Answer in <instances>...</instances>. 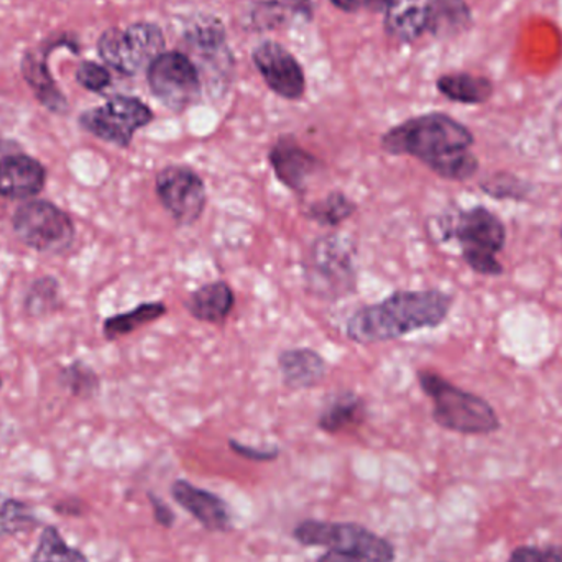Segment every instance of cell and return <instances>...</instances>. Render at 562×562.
<instances>
[{"label": "cell", "mask_w": 562, "mask_h": 562, "mask_svg": "<svg viewBox=\"0 0 562 562\" xmlns=\"http://www.w3.org/2000/svg\"><path fill=\"white\" fill-rule=\"evenodd\" d=\"M58 380L59 385L68 390L76 398H92L101 389L98 373L81 360H76L71 366L65 367L59 373Z\"/></svg>", "instance_id": "29"}, {"label": "cell", "mask_w": 562, "mask_h": 562, "mask_svg": "<svg viewBox=\"0 0 562 562\" xmlns=\"http://www.w3.org/2000/svg\"><path fill=\"white\" fill-rule=\"evenodd\" d=\"M59 301V284L52 277L38 279L30 288L25 297V310L30 316L40 317L52 313Z\"/></svg>", "instance_id": "31"}, {"label": "cell", "mask_w": 562, "mask_h": 562, "mask_svg": "<svg viewBox=\"0 0 562 562\" xmlns=\"http://www.w3.org/2000/svg\"><path fill=\"white\" fill-rule=\"evenodd\" d=\"M306 293L323 301H339L356 293L359 272L356 246L337 233L314 239L303 260Z\"/></svg>", "instance_id": "5"}, {"label": "cell", "mask_w": 562, "mask_h": 562, "mask_svg": "<svg viewBox=\"0 0 562 562\" xmlns=\"http://www.w3.org/2000/svg\"><path fill=\"white\" fill-rule=\"evenodd\" d=\"M301 547H321L339 553L356 554L370 562H393L396 550L389 540L369 528L346 521L304 520L293 530Z\"/></svg>", "instance_id": "6"}, {"label": "cell", "mask_w": 562, "mask_h": 562, "mask_svg": "<svg viewBox=\"0 0 562 562\" xmlns=\"http://www.w3.org/2000/svg\"><path fill=\"white\" fill-rule=\"evenodd\" d=\"M474 144L471 128L445 112L406 119L380 138L385 154L416 158L448 181H468L477 175L481 164L472 151Z\"/></svg>", "instance_id": "1"}, {"label": "cell", "mask_w": 562, "mask_h": 562, "mask_svg": "<svg viewBox=\"0 0 562 562\" xmlns=\"http://www.w3.org/2000/svg\"><path fill=\"white\" fill-rule=\"evenodd\" d=\"M334 7L347 13L360 12V10H370V12H383L386 7V0H329Z\"/></svg>", "instance_id": "35"}, {"label": "cell", "mask_w": 562, "mask_h": 562, "mask_svg": "<svg viewBox=\"0 0 562 562\" xmlns=\"http://www.w3.org/2000/svg\"><path fill=\"white\" fill-rule=\"evenodd\" d=\"M439 94L449 101L464 105H482L491 101L495 94V86L487 76L472 72H448L439 76L436 81Z\"/></svg>", "instance_id": "22"}, {"label": "cell", "mask_w": 562, "mask_h": 562, "mask_svg": "<svg viewBox=\"0 0 562 562\" xmlns=\"http://www.w3.org/2000/svg\"><path fill=\"white\" fill-rule=\"evenodd\" d=\"M155 193L177 226H194L206 211V181L188 165L161 168L155 177Z\"/></svg>", "instance_id": "11"}, {"label": "cell", "mask_w": 562, "mask_h": 562, "mask_svg": "<svg viewBox=\"0 0 562 562\" xmlns=\"http://www.w3.org/2000/svg\"><path fill=\"white\" fill-rule=\"evenodd\" d=\"M38 527L40 518L26 502L0 492V540L32 533Z\"/></svg>", "instance_id": "27"}, {"label": "cell", "mask_w": 562, "mask_h": 562, "mask_svg": "<svg viewBox=\"0 0 562 562\" xmlns=\"http://www.w3.org/2000/svg\"><path fill=\"white\" fill-rule=\"evenodd\" d=\"M313 0H256L249 10L247 29L252 32L293 26L297 20H313Z\"/></svg>", "instance_id": "20"}, {"label": "cell", "mask_w": 562, "mask_h": 562, "mask_svg": "<svg viewBox=\"0 0 562 562\" xmlns=\"http://www.w3.org/2000/svg\"><path fill=\"white\" fill-rule=\"evenodd\" d=\"M474 25V15L465 0H432L428 33L435 38H456Z\"/></svg>", "instance_id": "23"}, {"label": "cell", "mask_w": 562, "mask_h": 562, "mask_svg": "<svg viewBox=\"0 0 562 562\" xmlns=\"http://www.w3.org/2000/svg\"><path fill=\"white\" fill-rule=\"evenodd\" d=\"M267 158L277 180L296 196H304L311 181L326 168L324 161L306 150L293 134L280 135Z\"/></svg>", "instance_id": "13"}, {"label": "cell", "mask_w": 562, "mask_h": 562, "mask_svg": "<svg viewBox=\"0 0 562 562\" xmlns=\"http://www.w3.org/2000/svg\"><path fill=\"white\" fill-rule=\"evenodd\" d=\"M58 46H68L75 55L79 53V43L76 36H49L38 48L23 53L20 68H22L23 79L35 92V98L38 99L40 104L53 114L63 115L69 111L68 99L59 91L58 85L49 75L48 69V55Z\"/></svg>", "instance_id": "12"}, {"label": "cell", "mask_w": 562, "mask_h": 562, "mask_svg": "<svg viewBox=\"0 0 562 562\" xmlns=\"http://www.w3.org/2000/svg\"><path fill=\"white\" fill-rule=\"evenodd\" d=\"M164 30L151 22H137L127 29L111 26L99 36L98 52L102 61L124 76L147 69L165 53Z\"/></svg>", "instance_id": "7"}, {"label": "cell", "mask_w": 562, "mask_h": 562, "mask_svg": "<svg viewBox=\"0 0 562 562\" xmlns=\"http://www.w3.org/2000/svg\"><path fill=\"white\" fill-rule=\"evenodd\" d=\"M419 389L432 402V419L448 431L465 436H485L501 429L494 406L432 370H418Z\"/></svg>", "instance_id": "3"}, {"label": "cell", "mask_w": 562, "mask_h": 562, "mask_svg": "<svg viewBox=\"0 0 562 562\" xmlns=\"http://www.w3.org/2000/svg\"><path fill=\"white\" fill-rule=\"evenodd\" d=\"M151 94L171 112H184L196 105L203 95V79L190 56L165 52L147 68Z\"/></svg>", "instance_id": "10"}, {"label": "cell", "mask_w": 562, "mask_h": 562, "mask_svg": "<svg viewBox=\"0 0 562 562\" xmlns=\"http://www.w3.org/2000/svg\"><path fill=\"white\" fill-rule=\"evenodd\" d=\"M148 502H150L151 510H154L155 521L164 528L173 527L175 520H177L173 510L154 492H148Z\"/></svg>", "instance_id": "36"}, {"label": "cell", "mask_w": 562, "mask_h": 562, "mask_svg": "<svg viewBox=\"0 0 562 562\" xmlns=\"http://www.w3.org/2000/svg\"><path fill=\"white\" fill-rule=\"evenodd\" d=\"M13 233L30 249L61 254L71 247L76 231L71 217L49 201L33 200L16 207Z\"/></svg>", "instance_id": "9"}, {"label": "cell", "mask_w": 562, "mask_h": 562, "mask_svg": "<svg viewBox=\"0 0 562 562\" xmlns=\"http://www.w3.org/2000/svg\"><path fill=\"white\" fill-rule=\"evenodd\" d=\"M359 206L344 191H330L323 200L314 201L304 211V217L326 229H337L357 213Z\"/></svg>", "instance_id": "25"}, {"label": "cell", "mask_w": 562, "mask_h": 562, "mask_svg": "<svg viewBox=\"0 0 562 562\" xmlns=\"http://www.w3.org/2000/svg\"><path fill=\"white\" fill-rule=\"evenodd\" d=\"M184 40L203 55L217 56L226 52V29L216 16H198L184 30Z\"/></svg>", "instance_id": "26"}, {"label": "cell", "mask_w": 562, "mask_h": 562, "mask_svg": "<svg viewBox=\"0 0 562 562\" xmlns=\"http://www.w3.org/2000/svg\"><path fill=\"white\" fill-rule=\"evenodd\" d=\"M184 307L200 323L224 326L236 307V293L227 281H210L191 291Z\"/></svg>", "instance_id": "17"}, {"label": "cell", "mask_w": 562, "mask_h": 562, "mask_svg": "<svg viewBox=\"0 0 562 562\" xmlns=\"http://www.w3.org/2000/svg\"><path fill=\"white\" fill-rule=\"evenodd\" d=\"M454 296L442 290H400L379 303L366 304L350 314L346 337L359 346L392 342L418 330L445 324Z\"/></svg>", "instance_id": "2"}, {"label": "cell", "mask_w": 562, "mask_h": 562, "mask_svg": "<svg viewBox=\"0 0 562 562\" xmlns=\"http://www.w3.org/2000/svg\"><path fill=\"white\" fill-rule=\"evenodd\" d=\"M155 114L142 99L117 94L104 105L88 109L79 115L82 131L105 144L128 148L135 134L154 122Z\"/></svg>", "instance_id": "8"}, {"label": "cell", "mask_w": 562, "mask_h": 562, "mask_svg": "<svg viewBox=\"0 0 562 562\" xmlns=\"http://www.w3.org/2000/svg\"><path fill=\"white\" fill-rule=\"evenodd\" d=\"M277 366H279L281 382L291 390L316 389L326 379V359L310 347L281 350Z\"/></svg>", "instance_id": "18"}, {"label": "cell", "mask_w": 562, "mask_h": 562, "mask_svg": "<svg viewBox=\"0 0 562 562\" xmlns=\"http://www.w3.org/2000/svg\"><path fill=\"white\" fill-rule=\"evenodd\" d=\"M366 419V400L352 390H342L330 395L324 403L317 416V428L326 435H340L349 429L359 428Z\"/></svg>", "instance_id": "21"}, {"label": "cell", "mask_w": 562, "mask_h": 562, "mask_svg": "<svg viewBox=\"0 0 562 562\" xmlns=\"http://www.w3.org/2000/svg\"><path fill=\"white\" fill-rule=\"evenodd\" d=\"M229 448L234 454L252 462L277 461L281 452L277 446H272V448H254V446L243 445V442L236 441V439H229Z\"/></svg>", "instance_id": "34"}, {"label": "cell", "mask_w": 562, "mask_h": 562, "mask_svg": "<svg viewBox=\"0 0 562 562\" xmlns=\"http://www.w3.org/2000/svg\"><path fill=\"white\" fill-rule=\"evenodd\" d=\"M0 386H2V379H0Z\"/></svg>", "instance_id": "39"}, {"label": "cell", "mask_w": 562, "mask_h": 562, "mask_svg": "<svg viewBox=\"0 0 562 562\" xmlns=\"http://www.w3.org/2000/svg\"><path fill=\"white\" fill-rule=\"evenodd\" d=\"M508 562H562V547H521L508 558Z\"/></svg>", "instance_id": "33"}, {"label": "cell", "mask_w": 562, "mask_h": 562, "mask_svg": "<svg viewBox=\"0 0 562 562\" xmlns=\"http://www.w3.org/2000/svg\"><path fill=\"white\" fill-rule=\"evenodd\" d=\"M432 0H386L385 32L402 43H412L428 33Z\"/></svg>", "instance_id": "19"}, {"label": "cell", "mask_w": 562, "mask_h": 562, "mask_svg": "<svg viewBox=\"0 0 562 562\" xmlns=\"http://www.w3.org/2000/svg\"><path fill=\"white\" fill-rule=\"evenodd\" d=\"M76 81L91 92H102L111 86L112 76L105 66L95 61H82L76 69Z\"/></svg>", "instance_id": "32"}, {"label": "cell", "mask_w": 562, "mask_h": 562, "mask_svg": "<svg viewBox=\"0 0 562 562\" xmlns=\"http://www.w3.org/2000/svg\"><path fill=\"white\" fill-rule=\"evenodd\" d=\"M46 170L29 155H7L0 158V196L7 200H26L42 193Z\"/></svg>", "instance_id": "16"}, {"label": "cell", "mask_w": 562, "mask_h": 562, "mask_svg": "<svg viewBox=\"0 0 562 562\" xmlns=\"http://www.w3.org/2000/svg\"><path fill=\"white\" fill-rule=\"evenodd\" d=\"M316 562H370L363 558L356 557V554L339 553V551L327 550L323 557L317 558Z\"/></svg>", "instance_id": "37"}, {"label": "cell", "mask_w": 562, "mask_h": 562, "mask_svg": "<svg viewBox=\"0 0 562 562\" xmlns=\"http://www.w3.org/2000/svg\"><path fill=\"white\" fill-rule=\"evenodd\" d=\"M30 562H91L78 548L68 544L61 531L53 525H46L40 533L38 543Z\"/></svg>", "instance_id": "28"}, {"label": "cell", "mask_w": 562, "mask_h": 562, "mask_svg": "<svg viewBox=\"0 0 562 562\" xmlns=\"http://www.w3.org/2000/svg\"><path fill=\"white\" fill-rule=\"evenodd\" d=\"M168 306L164 301H147L135 306L127 313L114 314L104 321L102 333L108 340H117L131 336L135 330L157 323L161 317L167 316Z\"/></svg>", "instance_id": "24"}, {"label": "cell", "mask_w": 562, "mask_h": 562, "mask_svg": "<svg viewBox=\"0 0 562 562\" xmlns=\"http://www.w3.org/2000/svg\"><path fill=\"white\" fill-rule=\"evenodd\" d=\"M560 234H561V239H562V226H561V231H560Z\"/></svg>", "instance_id": "38"}, {"label": "cell", "mask_w": 562, "mask_h": 562, "mask_svg": "<svg viewBox=\"0 0 562 562\" xmlns=\"http://www.w3.org/2000/svg\"><path fill=\"white\" fill-rule=\"evenodd\" d=\"M252 61L270 91L286 101H297L306 92L300 61L279 42H263L252 52Z\"/></svg>", "instance_id": "14"}, {"label": "cell", "mask_w": 562, "mask_h": 562, "mask_svg": "<svg viewBox=\"0 0 562 562\" xmlns=\"http://www.w3.org/2000/svg\"><path fill=\"white\" fill-rule=\"evenodd\" d=\"M442 239L458 240L462 260L472 272L484 277L504 276V266L497 256L507 244L504 221L488 207L459 210L454 216L441 220Z\"/></svg>", "instance_id": "4"}, {"label": "cell", "mask_w": 562, "mask_h": 562, "mask_svg": "<svg viewBox=\"0 0 562 562\" xmlns=\"http://www.w3.org/2000/svg\"><path fill=\"white\" fill-rule=\"evenodd\" d=\"M170 492L173 501L207 531L227 533L233 530L229 505L220 495L206 488L196 487L184 479L175 481Z\"/></svg>", "instance_id": "15"}, {"label": "cell", "mask_w": 562, "mask_h": 562, "mask_svg": "<svg viewBox=\"0 0 562 562\" xmlns=\"http://www.w3.org/2000/svg\"><path fill=\"white\" fill-rule=\"evenodd\" d=\"M482 191L494 200L525 201L530 196L533 187L520 180L517 175L494 173L481 183Z\"/></svg>", "instance_id": "30"}]
</instances>
